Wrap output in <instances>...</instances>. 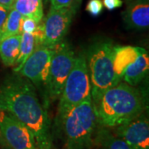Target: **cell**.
Here are the masks:
<instances>
[{
	"label": "cell",
	"mask_w": 149,
	"mask_h": 149,
	"mask_svg": "<svg viewBox=\"0 0 149 149\" xmlns=\"http://www.w3.org/2000/svg\"><path fill=\"white\" fill-rule=\"evenodd\" d=\"M90 96H91V86L86 57L84 54H80L75 57L74 65L59 98L56 124L58 126L70 110Z\"/></svg>",
	"instance_id": "5b68a950"
},
{
	"label": "cell",
	"mask_w": 149,
	"mask_h": 149,
	"mask_svg": "<svg viewBox=\"0 0 149 149\" xmlns=\"http://www.w3.org/2000/svg\"><path fill=\"white\" fill-rule=\"evenodd\" d=\"M22 17H23L14 8H11L0 32V41L6 37L21 34Z\"/></svg>",
	"instance_id": "e0dca14e"
},
{
	"label": "cell",
	"mask_w": 149,
	"mask_h": 149,
	"mask_svg": "<svg viewBox=\"0 0 149 149\" xmlns=\"http://www.w3.org/2000/svg\"><path fill=\"white\" fill-rule=\"evenodd\" d=\"M50 1H51V7L56 9L74 6L75 3L79 2V0H50Z\"/></svg>",
	"instance_id": "44dd1931"
},
{
	"label": "cell",
	"mask_w": 149,
	"mask_h": 149,
	"mask_svg": "<svg viewBox=\"0 0 149 149\" xmlns=\"http://www.w3.org/2000/svg\"><path fill=\"white\" fill-rule=\"evenodd\" d=\"M9 10H10L9 8L0 4V32L3 27V24L5 22L6 18L8 17V13H9Z\"/></svg>",
	"instance_id": "603a6c76"
},
{
	"label": "cell",
	"mask_w": 149,
	"mask_h": 149,
	"mask_svg": "<svg viewBox=\"0 0 149 149\" xmlns=\"http://www.w3.org/2000/svg\"><path fill=\"white\" fill-rule=\"evenodd\" d=\"M148 70V55L147 52H145L126 68L123 74V79L128 85L136 86L146 77Z\"/></svg>",
	"instance_id": "4fadbf2b"
},
{
	"label": "cell",
	"mask_w": 149,
	"mask_h": 149,
	"mask_svg": "<svg viewBox=\"0 0 149 149\" xmlns=\"http://www.w3.org/2000/svg\"><path fill=\"white\" fill-rule=\"evenodd\" d=\"M104 7L109 10H113L123 5L122 0H103Z\"/></svg>",
	"instance_id": "7402d4cb"
},
{
	"label": "cell",
	"mask_w": 149,
	"mask_h": 149,
	"mask_svg": "<svg viewBox=\"0 0 149 149\" xmlns=\"http://www.w3.org/2000/svg\"><path fill=\"white\" fill-rule=\"evenodd\" d=\"M0 110L8 112L31 131L38 149H53L51 122L33 84L15 74L0 86Z\"/></svg>",
	"instance_id": "6da1fadb"
},
{
	"label": "cell",
	"mask_w": 149,
	"mask_h": 149,
	"mask_svg": "<svg viewBox=\"0 0 149 149\" xmlns=\"http://www.w3.org/2000/svg\"><path fill=\"white\" fill-rule=\"evenodd\" d=\"M94 105L99 124L109 128L142 114L148 108V101L142 90L119 82L104 91Z\"/></svg>",
	"instance_id": "7a4b0ae2"
},
{
	"label": "cell",
	"mask_w": 149,
	"mask_h": 149,
	"mask_svg": "<svg viewBox=\"0 0 149 149\" xmlns=\"http://www.w3.org/2000/svg\"><path fill=\"white\" fill-rule=\"evenodd\" d=\"M113 128L114 134L133 149H149V123L145 112Z\"/></svg>",
	"instance_id": "30bf717a"
},
{
	"label": "cell",
	"mask_w": 149,
	"mask_h": 149,
	"mask_svg": "<svg viewBox=\"0 0 149 149\" xmlns=\"http://www.w3.org/2000/svg\"><path fill=\"white\" fill-rule=\"evenodd\" d=\"M103 9V3L101 0H90L86 5V10L91 15L98 16Z\"/></svg>",
	"instance_id": "d6986e66"
},
{
	"label": "cell",
	"mask_w": 149,
	"mask_h": 149,
	"mask_svg": "<svg viewBox=\"0 0 149 149\" xmlns=\"http://www.w3.org/2000/svg\"><path fill=\"white\" fill-rule=\"evenodd\" d=\"M147 52L142 47L132 46H113V66L115 77L118 82L123 80L124 70L142 53Z\"/></svg>",
	"instance_id": "7c38bea8"
},
{
	"label": "cell",
	"mask_w": 149,
	"mask_h": 149,
	"mask_svg": "<svg viewBox=\"0 0 149 149\" xmlns=\"http://www.w3.org/2000/svg\"><path fill=\"white\" fill-rule=\"evenodd\" d=\"M12 8L17 11L22 17L34 19L37 22L42 20V0H15Z\"/></svg>",
	"instance_id": "2e32d148"
},
{
	"label": "cell",
	"mask_w": 149,
	"mask_h": 149,
	"mask_svg": "<svg viewBox=\"0 0 149 149\" xmlns=\"http://www.w3.org/2000/svg\"><path fill=\"white\" fill-rule=\"evenodd\" d=\"M14 2L15 0H0V4L11 9Z\"/></svg>",
	"instance_id": "cb8c5ba5"
},
{
	"label": "cell",
	"mask_w": 149,
	"mask_h": 149,
	"mask_svg": "<svg viewBox=\"0 0 149 149\" xmlns=\"http://www.w3.org/2000/svg\"><path fill=\"white\" fill-rule=\"evenodd\" d=\"M52 49L45 46L35 47L31 56L17 74L27 78L37 87L47 86Z\"/></svg>",
	"instance_id": "9c48e42d"
},
{
	"label": "cell",
	"mask_w": 149,
	"mask_h": 149,
	"mask_svg": "<svg viewBox=\"0 0 149 149\" xmlns=\"http://www.w3.org/2000/svg\"><path fill=\"white\" fill-rule=\"evenodd\" d=\"M0 135L11 149H38L32 133L8 112L0 110Z\"/></svg>",
	"instance_id": "52a82bcc"
},
{
	"label": "cell",
	"mask_w": 149,
	"mask_h": 149,
	"mask_svg": "<svg viewBox=\"0 0 149 149\" xmlns=\"http://www.w3.org/2000/svg\"><path fill=\"white\" fill-rule=\"evenodd\" d=\"M74 51L66 43H60L52 49L46 86L48 95L52 101L60 98L65 82L74 65Z\"/></svg>",
	"instance_id": "8992f818"
},
{
	"label": "cell",
	"mask_w": 149,
	"mask_h": 149,
	"mask_svg": "<svg viewBox=\"0 0 149 149\" xmlns=\"http://www.w3.org/2000/svg\"><path fill=\"white\" fill-rule=\"evenodd\" d=\"M21 34L6 37L0 41V57L7 66H13L16 64L20 50Z\"/></svg>",
	"instance_id": "9a60e30c"
},
{
	"label": "cell",
	"mask_w": 149,
	"mask_h": 149,
	"mask_svg": "<svg viewBox=\"0 0 149 149\" xmlns=\"http://www.w3.org/2000/svg\"><path fill=\"white\" fill-rule=\"evenodd\" d=\"M37 24L38 22L35 21L34 19L23 17L22 22V32L33 33L37 28Z\"/></svg>",
	"instance_id": "ffe728a7"
},
{
	"label": "cell",
	"mask_w": 149,
	"mask_h": 149,
	"mask_svg": "<svg viewBox=\"0 0 149 149\" xmlns=\"http://www.w3.org/2000/svg\"><path fill=\"white\" fill-rule=\"evenodd\" d=\"M76 5L56 9L50 8L44 21V46L53 49L64 40L75 13Z\"/></svg>",
	"instance_id": "ba28073f"
},
{
	"label": "cell",
	"mask_w": 149,
	"mask_h": 149,
	"mask_svg": "<svg viewBox=\"0 0 149 149\" xmlns=\"http://www.w3.org/2000/svg\"><path fill=\"white\" fill-rule=\"evenodd\" d=\"M113 48L110 42H97L87 52V67L91 86V99L95 104L103 93L118 85L113 66Z\"/></svg>",
	"instance_id": "277c9868"
},
{
	"label": "cell",
	"mask_w": 149,
	"mask_h": 149,
	"mask_svg": "<svg viewBox=\"0 0 149 149\" xmlns=\"http://www.w3.org/2000/svg\"><path fill=\"white\" fill-rule=\"evenodd\" d=\"M123 18L129 28L138 30L148 28V0H132L123 13Z\"/></svg>",
	"instance_id": "8fae6325"
},
{
	"label": "cell",
	"mask_w": 149,
	"mask_h": 149,
	"mask_svg": "<svg viewBox=\"0 0 149 149\" xmlns=\"http://www.w3.org/2000/svg\"><path fill=\"white\" fill-rule=\"evenodd\" d=\"M34 49H35V39L33 34L28 32H22L19 55L15 64L16 66L13 69L15 73L22 67V65L26 62L28 57L31 56Z\"/></svg>",
	"instance_id": "ac0fdd59"
},
{
	"label": "cell",
	"mask_w": 149,
	"mask_h": 149,
	"mask_svg": "<svg viewBox=\"0 0 149 149\" xmlns=\"http://www.w3.org/2000/svg\"><path fill=\"white\" fill-rule=\"evenodd\" d=\"M95 147L99 149H133L123 139L109 130V128L100 125L95 133Z\"/></svg>",
	"instance_id": "5bb4252c"
},
{
	"label": "cell",
	"mask_w": 149,
	"mask_h": 149,
	"mask_svg": "<svg viewBox=\"0 0 149 149\" xmlns=\"http://www.w3.org/2000/svg\"><path fill=\"white\" fill-rule=\"evenodd\" d=\"M100 124L91 96L70 110L58 127L63 133V149H93Z\"/></svg>",
	"instance_id": "3957f363"
}]
</instances>
